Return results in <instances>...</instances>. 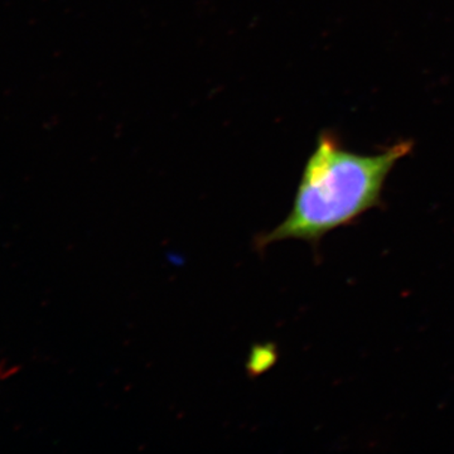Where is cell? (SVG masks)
<instances>
[{"mask_svg":"<svg viewBox=\"0 0 454 454\" xmlns=\"http://www.w3.org/2000/svg\"><path fill=\"white\" fill-rule=\"evenodd\" d=\"M411 146L400 142L382 153L357 154L333 137L322 136L303 170L291 212L276 229L256 238L258 250L286 240L317 247L333 230L380 206L387 176Z\"/></svg>","mask_w":454,"mask_h":454,"instance_id":"cell-1","label":"cell"}]
</instances>
